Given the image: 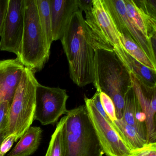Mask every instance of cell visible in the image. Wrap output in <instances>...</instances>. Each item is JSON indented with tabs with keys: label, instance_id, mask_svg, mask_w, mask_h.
Returning a JSON list of instances; mask_svg holds the SVG:
<instances>
[{
	"label": "cell",
	"instance_id": "obj_1",
	"mask_svg": "<svg viewBox=\"0 0 156 156\" xmlns=\"http://www.w3.org/2000/svg\"><path fill=\"white\" fill-rule=\"evenodd\" d=\"M61 41L72 81L79 87L93 83L95 51L82 11L79 9L74 13Z\"/></svg>",
	"mask_w": 156,
	"mask_h": 156
},
{
	"label": "cell",
	"instance_id": "obj_2",
	"mask_svg": "<svg viewBox=\"0 0 156 156\" xmlns=\"http://www.w3.org/2000/svg\"><path fill=\"white\" fill-rule=\"evenodd\" d=\"M95 51L94 80L96 90L104 92L112 99L117 119L123 117L125 96L133 85L131 75L114 51Z\"/></svg>",
	"mask_w": 156,
	"mask_h": 156
},
{
	"label": "cell",
	"instance_id": "obj_3",
	"mask_svg": "<svg viewBox=\"0 0 156 156\" xmlns=\"http://www.w3.org/2000/svg\"><path fill=\"white\" fill-rule=\"evenodd\" d=\"M65 115V156H103L85 105L67 110Z\"/></svg>",
	"mask_w": 156,
	"mask_h": 156
},
{
	"label": "cell",
	"instance_id": "obj_4",
	"mask_svg": "<svg viewBox=\"0 0 156 156\" xmlns=\"http://www.w3.org/2000/svg\"><path fill=\"white\" fill-rule=\"evenodd\" d=\"M50 51L39 22L36 0H24V29L17 58L35 74L48 62Z\"/></svg>",
	"mask_w": 156,
	"mask_h": 156
},
{
	"label": "cell",
	"instance_id": "obj_5",
	"mask_svg": "<svg viewBox=\"0 0 156 156\" xmlns=\"http://www.w3.org/2000/svg\"><path fill=\"white\" fill-rule=\"evenodd\" d=\"M38 83L34 74L25 67L11 104L8 125L2 141L11 135L15 136L17 141L31 126L34 121L35 92Z\"/></svg>",
	"mask_w": 156,
	"mask_h": 156
},
{
	"label": "cell",
	"instance_id": "obj_6",
	"mask_svg": "<svg viewBox=\"0 0 156 156\" xmlns=\"http://www.w3.org/2000/svg\"><path fill=\"white\" fill-rule=\"evenodd\" d=\"M92 10L85 13L84 20L94 49L114 51L129 71V54L121 43L119 33L106 8L104 0H92Z\"/></svg>",
	"mask_w": 156,
	"mask_h": 156
},
{
	"label": "cell",
	"instance_id": "obj_7",
	"mask_svg": "<svg viewBox=\"0 0 156 156\" xmlns=\"http://www.w3.org/2000/svg\"><path fill=\"white\" fill-rule=\"evenodd\" d=\"M69 96L66 89L37 84L35 92L34 120L43 126L54 125L62 115H66Z\"/></svg>",
	"mask_w": 156,
	"mask_h": 156
},
{
	"label": "cell",
	"instance_id": "obj_8",
	"mask_svg": "<svg viewBox=\"0 0 156 156\" xmlns=\"http://www.w3.org/2000/svg\"><path fill=\"white\" fill-rule=\"evenodd\" d=\"M85 105L98 138L106 156H130V150L119 136L112 122L98 112L91 98L84 96Z\"/></svg>",
	"mask_w": 156,
	"mask_h": 156
},
{
	"label": "cell",
	"instance_id": "obj_9",
	"mask_svg": "<svg viewBox=\"0 0 156 156\" xmlns=\"http://www.w3.org/2000/svg\"><path fill=\"white\" fill-rule=\"evenodd\" d=\"M24 0H9L1 34L0 51L19 55L24 29Z\"/></svg>",
	"mask_w": 156,
	"mask_h": 156
},
{
	"label": "cell",
	"instance_id": "obj_10",
	"mask_svg": "<svg viewBox=\"0 0 156 156\" xmlns=\"http://www.w3.org/2000/svg\"><path fill=\"white\" fill-rule=\"evenodd\" d=\"M104 2L119 33L133 40L156 64L155 49L151 40L147 39L129 18L126 13L124 0H104Z\"/></svg>",
	"mask_w": 156,
	"mask_h": 156
},
{
	"label": "cell",
	"instance_id": "obj_11",
	"mask_svg": "<svg viewBox=\"0 0 156 156\" xmlns=\"http://www.w3.org/2000/svg\"><path fill=\"white\" fill-rule=\"evenodd\" d=\"M126 13L148 40L156 34V0H124Z\"/></svg>",
	"mask_w": 156,
	"mask_h": 156
},
{
	"label": "cell",
	"instance_id": "obj_12",
	"mask_svg": "<svg viewBox=\"0 0 156 156\" xmlns=\"http://www.w3.org/2000/svg\"><path fill=\"white\" fill-rule=\"evenodd\" d=\"M133 88L146 117L147 144L156 143V87H150L130 72Z\"/></svg>",
	"mask_w": 156,
	"mask_h": 156
},
{
	"label": "cell",
	"instance_id": "obj_13",
	"mask_svg": "<svg viewBox=\"0 0 156 156\" xmlns=\"http://www.w3.org/2000/svg\"><path fill=\"white\" fill-rule=\"evenodd\" d=\"M24 69L18 58L0 61V103L11 104Z\"/></svg>",
	"mask_w": 156,
	"mask_h": 156
},
{
	"label": "cell",
	"instance_id": "obj_14",
	"mask_svg": "<svg viewBox=\"0 0 156 156\" xmlns=\"http://www.w3.org/2000/svg\"><path fill=\"white\" fill-rule=\"evenodd\" d=\"M53 41H61L75 12L78 0H50Z\"/></svg>",
	"mask_w": 156,
	"mask_h": 156
},
{
	"label": "cell",
	"instance_id": "obj_15",
	"mask_svg": "<svg viewBox=\"0 0 156 156\" xmlns=\"http://www.w3.org/2000/svg\"><path fill=\"white\" fill-rule=\"evenodd\" d=\"M122 120L134 127L147 143L146 117L133 87L126 94Z\"/></svg>",
	"mask_w": 156,
	"mask_h": 156
},
{
	"label": "cell",
	"instance_id": "obj_16",
	"mask_svg": "<svg viewBox=\"0 0 156 156\" xmlns=\"http://www.w3.org/2000/svg\"><path fill=\"white\" fill-rule=\"evenodd\" d=\"M42 132L40 127H30L7 156H30L33 155L41 144Z\"/></svg>",
	"mask_w": 156,
	"mask_h": 156
},
{
	"label": "cell",
	"instance_id": "obj_17",
	"mask_svg": "<svg viewBox=\"0 0 156 156\" xmlns=\"http://www.w3.org/2000/svg\"><path fill=\"white\" fill-rule=\"evenodd\" d=\"M113 127L131 152L139 149L147 144L136 129L124 120L117 119L112 122Z\"/></svg>",
	"mask_w": 156,
	"mask_h": 156
},
{
	"label": "cell",
	"instance_id": "obj_18",
	"mask_svg": "<svg viewBox=\"0 0 156 156\" xmlns=\"http://www.w3.org/2000/svg\"><path fill=\"white\" fill-rule=\"evenodd\" d=\"M38 18L48 48L51 50L53 42L50 0H36Z\"/></svg>",
	"mask_w": 156,
	"mask_h": 156
},
{
	"label": "cell",
	"instance_id": "obj_19",
	"mask_svg": "<svg viewBox=\"0 0 156 156\" xmlns=\"http://www.w3.org/2000/svg\"><path fill=\"white\" fill-rule=\"evenodd\" d=\"M66 120L65 115L57 123L45 156H65L64 130Z\"/></svg>",
	"mask_w": 156,
	"mask_h": 156
},
{
	"label": "cell",
	"instance_id": "obj_20",
	"mask_svg": "<svg viewBox=\"0 0 156 156\" xmlns=\"http://www.w3.org/2000/svg\"><path fill=\"white\" fill-rule=\"evenodd\" d=\"M121 43L128 54L136 61L149 69L156 71V64L154 63L143 50L126 35L119 33Z\"/></svg>",
	"mask_w": 156,
	"mask_h": 156
},
{
	"label": "cell",
	"instance_id": "obj_21",
	"mask_svg": "<svg viewBox=\"0 0 156 156\" xmlns=\"http://www.w3.org/2000/svg\"><path fill=\"white\" fill-rule=\"evenodd\" d=\"M101 105L107 115L112 122L116 120L115 108L111 98L104 92H100Z\"/></svg>",
	"mask_w": 156,
	"mask_h": 156
},
{
	"label": "cell",
	"instance_id": "obj_22",
	"mask_svg": "<svg viewBox=\"0 0 156 156\" xmlns=\"http://www.w3.org/2000/svg\"><path fill=\"white\" fill-rule=\"evenodd\" d=\"M11 103L5 101L0 103V144L2 143V138L5 132L8 125L9 111Z\"/></svg>",
	"mask_w": 156,
	"mask_h": 156
},
{
	"label": "cell",
	"instance_id": "obj_23",
	"mask_svg": "<svg viewBox=\"0 0 156 156\" xmlns=\"http://www.w3.org/2000/svg\"><path fill=\"white\" fill-rule=\"evenodd\" d=\"M130 156H156V143L146 144L141 148L132 151Z\"/></svg>",
	"mask_w": 156,
	"mask_h": 156
},
{
	"label": "cell",
	"instance_id": "obj_24",
	"mask_svg": "<svg viewBox=\"0 0 156 156\" xmlns=\"http://www.w3.org/2000/svg\"><path fill=\"white\" fill-rule=\"evenodd\" d=\"M16 137L14 135H11L5 138L0 144V155L4 156L5 154L9 151L13 146L14 142H16Z\"/></svg>",
	"mask_w": 156,
	"mask_h": 156
},
{
	"label": "cell",
	"instance_id": "obj_25",
	"mask_svg": "<svg viewBox=\"0 0 156 156\" xmlns=\"http://www.w3.org/2000/svg\"><path fill=\"white\" fill-rule=\"evenodd\" d=\"M100 91L96 90V92L94 94L91 98V100H92V102L94 103L95 107L98 110L99 113H100L103 117H104L106 119L109 120V121H111V120L109 119L108 118V116L107 115L105 112L104 111L103 107H102V105H101V101H100Z\"/></svg>",
	"mask_w": 156,
	"mask_h": 156
},
{
	"label": "cell",
	"instance_id": "obj_26",
	"mask_svg": "<svg viewBox=\"0 0 156 156\" xmlns=\"http://www.w3.org/2000/svg\"><path fill=\"white\" fill-rule=\"evenodd\" d=\"M9 0H0V36L8 10Z\"/></svg>",
	"mask_w": 156,
	"mask_h": 156
},
{
	"label": "cell",
	"instance_id": "obj_27",
	"mask_svg": "<svg viewBox=\"0 0 156 156\" xmlns=\"http://www.w3.org/2000/svg\"><path fill=\"white\" fill-rule=\"evenodd\" d=\"M92 6V0H78V9L85 13L90 11Z\"/></svg>",
	"mask_w": 156,
	"mask_h": 156
},
{
	"label": "cell",
	"instance_id": "obj_28",
	"mask_svg": "<svg viewBox=\"0 0 156 156\" xmlns=\"http://www.w3.org/2000/svg\"><path fill=\"white\" fill-rule=\"evenodd\" d=\"M0 156H1V155H0Z\"/></svg>",
	"mask_w": 156,
	"mask_h": 156
}]
</instances>
